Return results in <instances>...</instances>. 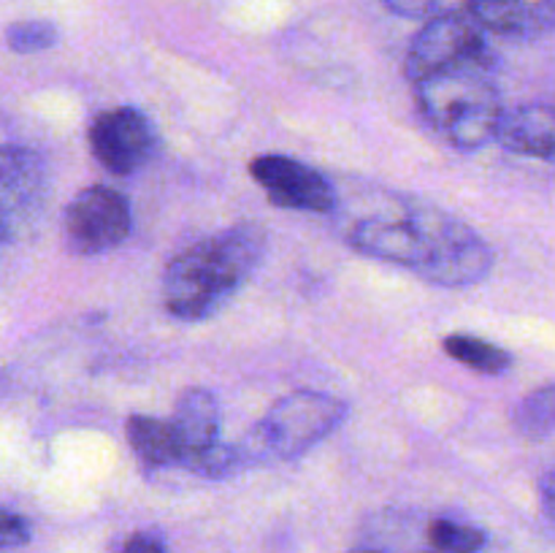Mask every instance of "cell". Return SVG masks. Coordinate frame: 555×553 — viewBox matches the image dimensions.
I'll return each instance as SVG.
<instances>
[{"instance_id":"6da1fadb","label":"cell","mask_w":555,"mask_h":553,"mask_svg":"<svg viewBox=\"0 0 555 553\" xmlns=\"http://www.w3.org/2000/svg\"><path fill=\"white\" fill-rule=\"evenodd\" d=\"M266 253L260 226L228 228L171 260L163 276V301L182 320H206L220 312L249 280Z\"/></svg>"},{"instance_id":"7a4b0ae2","label":"cell","mask_w":555,"mask_h":553,"mask_svg":"<svg viewBox=\"0 0 555 553\" xmlns=\"http://www.w3.org/2000/svg\"><path fill=\"white\" fill-rule=\"evenodd\" d=\"M491 68V57L475 60L437 70L412 85L428 123L461 150H480L496 139L504 108Z\"/></svg>"},{"instance_id":"3957f363","label":"cell","mask_w":555,"mask_h":553,"mask_svg":"<svg viewBox=\"0 0 555 553\" xmlns=\"http://www.w3.org/2000/svg\"><path fill=\"white\" fill-rule=\"evenodd\" d=\"M345 401L320 390H296L271 407L263 421L236 442L242 466L287 461L328 437L345 417Z\"/></svg>"},{"instance_id":"277c9868","label":"cell","mask_w":555,"mask_h":553,"mask_svg":"<svg viewBox=\"0 0 555 553\" xmlns=\"http://www.w3.org/2000/svg\"><path fill=\"white\" fill-rule=\"evenodd\" d=\"M421 220L426 260L417 276L442 287H469L486 280L493 269V249L475 228L431 206H421Z\"/></svg>"},{"instance_id":"5b68a950","label":"cell","mask_w":555,"mask_h":553,"mask_svg":"<svg viewBox=\"0 0 555 553\" xmlns=\"http://www.w3.org/2000/svg\"><path fill=\"white\" fill-rule=\"evenodd\" d=\"M49 198L41 155L27 146L0 144V242H22L36 231Z\"/></svg>"},{"instance_id":"8992f818","label":"cell","mask_w":555,"mask_h":553,"mask_svg":"<svg viewBox=\"0 0 555 553\" xmlns=\"http://www.w3.org/2000/svg\"><path fill=\"white\" fill-rule=\"evenodd\" d=\"M488 57L491 54L486 47V30L466 5V9L442 11L428 20L406 52V76L415 85L437 70Z\"/></svg>"},{"instance_id":"52a82bcc","label":"cell","mask_w":555,"mask_h":553,"mask_svg":"<svg viewBox=\"0 0 555 553\" xmlns=\"http://www.w3.org/2000/svg\"><path fill=\"white\" fill-rule=\"evenodd\" d=\"M130 233L128 201L106 184L81 190L65 209V236L79 255H101L119 247Z\"/></svg>"},{"instance_id":"ba28073f","label":"cell","mask_w":555,"mask_h":553,"mask_svg":"<svg viewBox=\"0 0 555 553\" xmlns=\"http://www.w3.org/2000/svg\"><path fill=\"white\" fill-rule=\"evenodd\" d=\"M92 155L112 173H135L150 163L157 139L150 119L133 106H117L98 114L90 125Z\"/></svg>"},{"instance_id":"9c48e42d","label":"cell","mask_w":555,"mask_h":553,"mask_svg":"<svg viewBox=\"0 0 555 553\" xmlns=\"http://www.w3.org/2000/svg\"><path fill=\"white\" fill-rule=\"evenodd\" d=\"M249 173L266 188L269 198L282 209L331 211L336 204L334 188L323 173L285 155H263L249 163Z\"/></svg>"},{"instance_id":"30bf717a","label":"cell","mask_w":555,"mask_h":553,"mask_svg":"<svg viewBox=\"0 0 555 553\" xmlns=\"http://www.w3.org/2000/svg\"><path fill=\"white\" fill-rule=\"evenodd\" d=\"M182 466H193L198 455L220 442V401L211 390L190 388L179 396L171 421Z\"/></svg>"},{"instance_id":"8fae6325","label":"cell","mask_w":555,"mask_h":553,"mask_svg":"<svg viewBox=\"0 0 555 553\" xmlns=\"http://www.w3.org/2000/svg\"><path fill=\"white\" fill-rule=\"evenodd\" d=\"M469 11L486 33L531 38L555 27V0H472Z\"/></svg>"},{"instance_id":"7c38bea8","label":"cell","mask_w":555,"mask_h":553,"mask_svg":"<svg viewBox=\"0 0 555 553\" xmlns=\"http://www.w3.org/2000/svg\"><path fill=\"white\" fill-rule=\"evenodd\" d=\"M496 139L518 155L555 160V106L529 103L504 112L499 119Z\"/></svg>"},{"instance_id":"4fadbf2b","label":"cell","mask_w":555,"mask_h":553,"mask_svg":"<svg viewBox=\"0 0 555 553\" xmlns=\"http://www.w3.org/2000/svg\"><path fill=\"white\" fill-rule=\"evenodd\" d=\"M130 448L146 466H182L177 437L168 421L150 415H130L125 426Z\"/></svg>"},{"instance_id":"5bb4252c","label":"cell","mask_w":555,"mask_h":553,"mask_svg":"<svg viewBox=\"0 0 555 553\" xmlns=\"http://www.w3.org/2000/svg\"><path fill=\"white\" fill-rule=\"evenodd\" d=\"M442 347L450 358H455L459 363H464V366L475 369V372L480 374H502L513 366V356H509L504 347L493 345V342L488 339H480V336H444Z\"/></svg>"},{"instance_id":"9a60e30c","label":"cell","mask_w":555,"mask_h":553,"mask_svg":"<svg viewBox=\"0 0 555 553\" xmlns=\"http://www.w3.org/2000/svg\"><path fill=\"white\" fill-rule=\"evenodd\" d=\"M513 423L520 437L547 439L555 434V383L531 390L518 401L513 412Z\"/></svg>"},{"instance_id":"2e32d148","label":"cell","mask_w":555,"mask_h":553,"mask_svg":"<svg viewBox=\"0 0 555 553\" xmlns=\"http://www.w3.org/2000/svg\"><path fill=\"white\" fill-rule=\"evenodd\" d=\"M434 551L439 553H477L486 545V535L477 526L459 524V520L439 518L428 529Z\"/></svg>"},{"instance_id":"e0dca14e","label":"cell","mask_w":555,"mask_h":553,"mask_svg":"<svg viewBox=\"0 0 555 553\" xmlns=\"http://www.w3.org/2000/svg\"><path fill=\"white\" fill-rule=\"evenodd\" d=\"M57 43V27L43 20L14 22L5 30V47L20 54H36Z\"/></svg>"},{"instance_id":"ac0fdd59","label":"cell","mask_w":555,"mask_h":553,"mask_svg":"<svg viewBox=\"0 0 555 553\" xmlns=\"http://www.w3.org/2000/svg\"><path fill=\"white\" fill-rule=\"evenodd\" d=\"M30 540V526L22 515L0 507V548H20Z\"/></svg>"},{"instance_id":"d6986e66","label":"cell","mask_w":555,"mask_h":553,"mask_svg":"<svg viewBox=\"0 0 555 553\" xmlns=\"http://www.w3.org/2000/svg\"><path fill=\"white\" fill-rule=\"evenodd\" d=\"M399 16H437L442 14V0H385Z\"/></svg>"},{"instance_id":"ffe728a7","label":"cell","mask_w":555,"mask_h":553,"mask_svg":"<svg viewBox=\"0 0 555 553\" xmlns=\"http://www.w3.org/2000/svg\"><path fill=\"white\" fill-rule=\"evenodd\" d=\"M122 553H166V548H163V542L157 540L155 535L141 531V535H133L128 542H125Z\"/></svg>"},{"instance_id":"44dd1931","label":"cell","mask_w":555,"mask_h":553,"mask_svg":"<svg viewBox=\"0 0 555 553\" xmlns=\"http://www.w3.org/2000/svg\"><path fill=\"white\" fill-rule=\"evenodd\" d=\"M540 493H542V507H545V513L555 520V464L545 472V475H542Z\"/></svg>"},{"instance_id":"7402d4cb","label":"cell","mask_w":555,"mask_h":553,"mask_svg":"<svg viewBox=\"0 0 555 553\" xmlns=\"http://www.w3.org/2000/svg\"><path fill=\"white\" fill-rule=\"evenodd\" d=\"M352 553H385V551H377V548H358V551Z\"/></svg>"}]
</instances>
